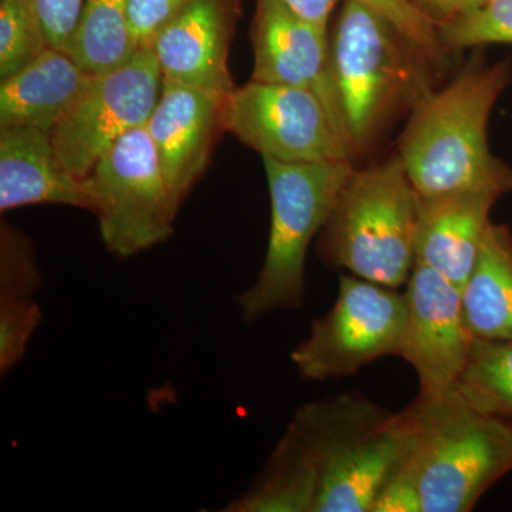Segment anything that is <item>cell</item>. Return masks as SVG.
<instances>
[{
  "label": "cell",
  "instance_id": "cell-1",
  "mask_svg": "<svg viewBox=\"0 0 512 512\" xmlns=\"http://www.w3.org/2000/svg\"><path fill=\"white\" fill-rule=\"evenodd\" d=\"M511 79L510 62L476 63L416 101L397 156L417 195L512 192L511 165L488 146V121Z\"/></svg>",
  "mask_w": 512,
  "mask_h": 512
},
{
  "label": "cell",
  "instance_id": "cell-2",
  "mask_svg": "<svg viewBox=\"0 0 512 512\" xmlns=\"http://www.w3.org/2000/svg\"><path fill=\"white\" fill-rule=\"evenodd\" d=\"M403 467L423 512H467L512 471V423L476 409L456 389L417 397L402 412Z\"/></svg>",
  "mask_w": 512,
  "mask_h": 512
},
{
  "label": "cell",
  "instance_id": "cell-3",
  "mask_svg": "<svg viewBox=\"0 0 512 512\" xmlns=\"http://www.w3.org/2000/svg\"><path fill=\"white\" fill-rule=\"evenodd\" d=\"M288 429L318 468L313 512H372L406 451L402 413L387 412L360 393L303 404Z\"/></svg>",
  "mask_w": 512,
  "mask_h": 512
},
{
  "label": "cell",
  "instance_id": "cell-4",
  "mask_svg": "<svg viewBox=\"0 0 512 512\" xmlns=\"http://www.w3.org/2000/svg\"><path fill=\"white\" fill-rule=\"evenodd\" d=\"M419 195L399 156L353 171L320 231L330 268L399 288L412 274Z\"/></svg>",
  "mask_w": 512,
  "mask_h": 512
},
{
  "label": "cell",
  "instance_id": "cell-5",
  "mask_svg": "<svg viewBox=\"0 0 512 512\" xmlns=\"http://www.w3.org/2000/svg\"><path fill=\"white\" fill-rule=\"evenodd\" d=\"M262 160L271 195V228L261 272L255 284L237 296L247 325L281 309L302 308L309 245L325 227L343 185L355 171L350 160Z\"/></svg>",
  "mask_w": 512,
  "mask_h": 512
},
{
  "label": "cell",
  "instance_id": "cell-6",
  "mask_svg": "<svg viewBox=\"0 0 512 512\" xmlns=\"http://www.w3.org/2000/svg\"><path fill=\"white\" fill-rule=\"evenodd\" d=\"M330 35V57L350 153H360L413 83V59L423 56L375 9L345 0Z\"/></svg>",
  "mask_w": 512,
  "mask_h": 512
},
{
  "label": "cell",
  "instance_id": "cell-7",
  "mask_svg": "<svg viewBox=\"0 0 512 512\" xmlns=\"http://www.w3.org/2000/svg\"><path fill=\"white\" fill-rule=\"evenodd\" d=\"M100 235L111 255L131 258L173 235L171 198L146 126L119 138L89 175Z\"/></svg>",
  "mask_w": 512,
  "mask_h": 512
},
{
  "label": "cell",
  "instance_id": "cell-8",
  "mask_svg": "<svg viewBox=\"0 0 512 512\" xmlns=\"http://www.w3.org/2000/svg\"><path fill=\"white\" fill-rule=\"evenodd\" d=\"M406 299L396 288L340 275L338 298L292 352L299 375L312 382L352 376L380 357L399 356Z\"/></svg>",
  "mask_w": 512,
  "mask_h": 512
},
{
  "label": "cell",
  "instance_id": "cell-9",
  "mask_svg": "<svg viewBox=\"0 0 512 512\" xmlns=\"http://www.w3.org/2000/svg\"><path fill=\"white\" fill-rule=\"evenodd\" d=\"M163 89L153 49L138 47L126 63L92 74L82 94L52 131L57 156L77 177L86 178L119 138L146 126Z\"/></svg>",
  "mask_w": 512,
  "mask_h": 512
},
{
  "label": "cell",
  "instance_id": "cell-10",
  "mask_svg": "<svg viewBox=\"0 0 512 512\" xmlns=\"http://www.w3.org/2000/svg\"><path fill=\"white\" fill-rule=\"evenodd\" d=\"M221 124L262 158L284 163L352 158L322 101L299 87L251 80L222 97Z\"/></svg>",
  "mask_w": 512,
  "mask_h": 512
},
{
  "label": "cell",
  "instance_id": "cell-11",
  "mask_svg": "<svg viewBox=\"0 0 512 512\" xmlns=\"http://www.w3.org/2000/svg\"><path fill=\"white\" fill-rule=\"evenodd\" d=\"M404 299L407 316L399 356L419 377V396H443L456 389L473 349L461 291L429 266L414 264Z\"/></svg>",
  "mask_w": 512,
  "mask_h": 512
},
{
  "label": "cell",
  "instance_id": "cell-12",
  "mask_svg": "<svg viewBox=\"0 0 512 512\" xmlns=\"http://www.w3.org/2000/svg\"><path fill=\"white\" fill-rule=\"evenodd\" d=\"M251 42V80L299 87L318 96L349 147L333 77L328 28L313 25L279 0H256Z\"/></svg>",
  "mask_w": 512,
  "mask_h": 512
},
{
  "label": "cell",
  "instance_id": "cell-13",
  "mask_svg": "<svg viewBox=\"0 0 512 512\" xmlns=\"http://www.w3.org/2000/svg\"><path fill=\"white\" fill-rule=\"evenodd\" d=\"M241 0H194L151 43L163 80L225 96L235 89L229 47Z\"/></svg>",
  "mask_w": 512,
  "mask_h": 512
},
{
  "label": "cell",
  "instance_id": "cell-14",
  "mask_svg": "<svg viewBox=\"0 0 512 512\" xmlns=\"http://www.w3.org/2000/svg\"><path fill=\"white\" fill-rule=\"evenodd\" d=\"M222 97L163 80L160 99L147 121L148 136L178 210L210 161L222 130Z\"/></svg>",
  "mask_w": 512,
  "mask_h": 512
},
{
  "label": "cell",
  "instance_id": "cell-15",
  "mask_svg": "<svg viewBox=\"0 0 512 512\" xmlns=\"http://www.w3.org/2000/svg\"><path fill=\"white\" fill-rule=\"evenodd\" d=\"M36 204L94 212L90 178L74 175L57 156L52 133L33 127L0 128V212Z\"/></svg>",
  "mask_w": 512,
  "mask_h": 512
},
{
  "label": "cell",
  "instance_id": "cell-16",
  "mask_svg": "<svg viewBox=\"0 0 512 512\" xmlns=\"http://www.w3.org/2000/svg\"><path fill=\"white\" fill-rule=\"evenodd\" d=\"M498 198L480 191L419 195L416 264L429 266L461 291L476 266Z\"/></svg>",
  "mask_w": 512,
  "mask_h": 512
},
{
  "label": "cell",
  "instance_id": "cell-17",
  "mask_svg": "<svg viewBox=\"0 0 512 512\" xmlns=\"http://www.w3.org/2000/svg\"><path fill=\"white\" fill-rule=\"evenodd\" d=\"M93 73L69 52L49 47L0 83V128L33 127L52 133Z\"/></svg>",
  "mask_w": 512,
  "mask_h": 512
},
{
  "label": "cell",
  "instance_id": "cell-18",
  "mask_svg": "<svg viewBox=\"0 0 512 512\" xmlns=\"http://www.w3.org/2000/svg\"><path fill=\"white\" fill-rule=\"evenodd\" d=\"M42 286L28 235L3 220L0 225V376H8L25 357L42 322L36 293Z\"/></svg>",
  "mask_w": 512,
  "mask_h": 512
},
{
  "label": "cell",
  "instance_id": "cell-19",
  "mask_svg": "<svg viewBox=\"0 0 512 512\" xmlns=\"http://www.w3.org/2000/svg\"><path fill=\"white\" fill-rule=\"evenodd\" d=\"M464 319L477 339L512 342V232L491 222L461 289Z\"/></svg>",
  "mask_w": 512,
  "mask_h": 512
},
{
  "label": "cell",
  "instance_id": "cell-20",
  "mask_svg": "<svg viewBox=\"0 0 512 512\" xmlns=\"http://www.w3.org/2000/svg\"><path fill=\"white\" fill-rule=\"evenodd\" d=\"M319 474L308 448L286 427L264 470L245 494L232 500L227 512H313Z\"/></svg>",
  "mask_w": 512,
  "mask_h": 512
},
{
  "label": "cell",
  "instance_id": "cell-21",
  "mask_svg": "<svg viewBox=\"0 0 512 512\" xmlns=\"http://www.w3.org/2000/svg\"><path fill=\"white\" fill-rule=\"evenodd\" d=\"M128 9L130 0H84L72 56L87 72H107L136 53Z\"/></svg>",
  "mask_w": 512,
  "mask_h": 512
},
{
  "label": "cell",
  "instance_id": "cell-22",
  "mask_svg": "<svg viewBox=\"0 0 512 512\" xmlns=\"http://www.w3.org/2000/svg\"><path fill=\"white\" fill-rule=\"evenodd\" d=\"M456 390L481 412L512 423V342L474 338Z\"/></svg>",
  "mask_w": 512,
  "mask_h": 512
},
{
  "label": "cell",
  "instance_id": "cell-23",
  "mask_svg": "<svg viewBox=\"0 0 512 512\" xmlns=\"http://www.w3.org/2000/svg\"><path fill=\"white\" fill-rule=\"evenodd\" d=\"M35 0H0V79L49 49Z\"/></svg>",
  "mask_w": 512,
  "mask_h": 512
},
{
  "label": "cell",
  "instance_id": "cell-24",
  "mask_svg": "<svg viewBox=\"0 0 512 512\" xmlns=\"http://www.w3.org/2000/svg\"><path fill=\"white\" fill-rule=\"evenodd\" d=\"M439 36L446 50L512 45V0H485L477 9L440 25Z\"/></svg>",
  "mask_w": 512,
  "mask_h": 512
},
{
  "label": "cell",
  "instance_id": "cell-25",
  "mask_svg": "<svg viewBox=\"0 0 512 512\" xmlns=\"http://www.w3.org/2000/svg\"><path fill=\"white\" fill-rule=\"evenodd\" d=\"M375 9L393 23L413 45L419 47L427 62L443 66L446 47L441 43L439 25L412 0H357Z\"/></svg>",
  "mask_w": 512,
  "mask_h": 512
},
{
  "label": "cell",
  "instance_id": "cell-26",
  "mask_svg": "<svg viewBox=\"0 0 512 512\" xmlns=\"http://www.w3.org/2000/svg\"><path fill=\"white\" fill-rule=\"evenodd\" d=\"M50 47L72 55L84 0H35Z\"/></svg>",
  "mask_w": 512,
  "mask_h": 512
},
{
  "label": "cell",
  "instance_id": "cell-27",
  "mask_svg": "<svg viewBox=\"0 0 512 512\" xmlns=\"http://www.w3.org/2000/svg\"><path fill=\"white\" fill-rule=\"evenodd\" d=\"M194 0H130L128 19L137 46H151L154 37Z\"/></svg>",
  "mask_w": 512,
  "mask_h": 512
},
{
  "label": "cell",
  "instance_id": "cell-28",
  "mask_svg": "<svg viewBox=\"0 0 512 512\" xmlns=\"http://www.w3.org/2000/svg\"><path fill=\"white\" fill-rule=\"evenodd\" d=\"M372 512H423L419 488L403 464L383 485Z\"/></svg>",
  "mask_w": 512,
  "mask_h": 512
},
{
  "label": "cell",
  "instance_id": "cell-29",
  "mask_svg": "<svg viewBox=\"0 0 512 512\" xmlns=\"http://www.w3.org/2000/svg\"><path fill=\"white\" fill-rule=\"evenodd\" d=\"M412 2L440 26L477 9L485 0H412Z\"/></svg>",
  "mask_w": 512,
  "mask_h": 512
},
{
  "label": "cell",
  "instance_id": "cell-30",
  "mask_svg": "<svg viewBox=\"0 0 512 512\" xmlns=\"http://www.w3.org/2000/svg\"><path fill=\"white\" fill-rule=\"evenodd\" d=\"M296 15L313 25L328 28L330 16L340 0H279Z\"/></svg>",
  "mask_w": 512,
  "mask_h": 512
}]
</instances>
